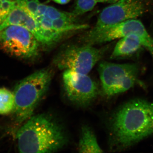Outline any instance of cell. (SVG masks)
<instances>
[{
	"label": "cell",
	"mask_w": 153,
	"mask_h": 153,
	"mask_svg": "<svg viewBox=\"0 0 153 153\" xmlns=\"http://www.w3.org/2000/svg\"><path fill=\"white\" fill-rule=\"evenodd\" d=\"M113 150L129 149L153 135V102L134 99L112 113L108 120Z\"/></svg>",
	"instance_id": "cell-1"
},
{
	"label": "cell",
	"mask_w": 153,
	"mask_h": 153,
	"mask_svg": "<svg viewBox=\"0 0 153 153\" xmlns=\"http://www.w3.org/2000/svg\"><path fill=\"white\" fill-rule=\"evenodd\" d=\"M20 153H54L68 143L62 124L52 115L32 116L21 127L16 135Z\"/></svg>",
	"instance_id": "cell-2"
},
{
	"label": "cell",
	"mask_w": 153,
	"mask_h": 153,
	"mask_svg": "<svg viewBox=\"0 0 153 153\" xmlns=\"http://www.w3.org/2000/svg\"><path fill=\"white\" fill-rule=\"evenodd\" d=\"M53 76L51 69L43 68L17 83L13 91L15 107L13 113L18 123L25 122L33 115L48 92Z\"/></svg>",
	"instance_id": "cell-3"
},
{
	"label": "cell",
	"mask_w": 153,
	"mask_h": 153,
	"mask_svg": "<svg viewBox=\"0 0 153 153\" xmlns=\"http://www.w3.org/2000/svg\"><path fill=\"white\" fill-rule=\"evenodd\" d=\"M98 71L102 93L107 97L124 93L137 85L144 86L140 79V68L137 63L103 61L99 63Z\"/></svg>",
	"instance_id": "cell-4"
},
{
	"label": "cell",
	"mask_w": 153,
	"mask_h": 153,
	"mask_svg": "<svg viewBox=\"0 0 153 153\" xmlns=\"http://www.w3.org/2000/svg\"><path fill=\"white\" fill-rule=\"evenodd\" d=\"M152 6L150 0H119L102 10L85 39L113 25L141 16L151 10Z\"/></svg>",
	"instance_id": "cell-5"
},
{
	"label": "cell",
	"mask_w": 153,
	"mask_h": 153,
	"mask_svg": "<svg viewBox=\"0 0 153 153\" xmlns=\"http://www.w3.org/2000/svg\"><path fill=\"white\" fill-rule=\"evenodd\" d=\"M109 47L97 49L92 45L71 46L59 52L53 63L58 69L88 74L105 54Z\"/></svg>",
	"instance_id": "cell-6"
},
{
	"label": "cell",
	"mask_w": 153,
	"mask_h": 153,
	"mask_svg": "<svg viewBox=\"0 0 153 153\" xmlns=\"http://www.w3.org/2000/svg\"><path fill=\"white\" fill-rule=\"evenodd\" d=\"M39 43L33 33L21 26L10 25L0 30V49L17 58L36 57Z\"/></svg>",
	"instance_id": "cell-7"
},
{
	"label": "cell",
	"mask_w": 153,
	"mask_h": 153,
	"mask_svg": "<svg viewBox=\"0 0 153 153\" xmlns=\"http://www.w3.org/2000/svg\"><path fill=\"white\" fill-rule=\"evenodd\" d=\"M130 35L138 36L143 47L153 57V38L148 33L143 23L136 19L127 20L111 26L85 39V41L91 45L102 44Z\"/></svg>",
	"instance_id": "cell-8"
},
{
	"label": "cell",
	"mask_w": 153,
	"mask_h": 153,
	"mask_svg": "<svg viewBox=\"0 0 153 153\" xmlns=\"http://www.w3.org/2000/svg\"><path fill=\"white\" fill-rule=\"evenodd\" d=\"M63 82L67 98L77 105L87 106L98 95V86L88 74L65 70L63 74Z\"/></svg>",
	"instance_id": "cell-9"
},
{
	"label": "cell",
	"mask_w": 153,
	"mask_h": 153,
	"mask_svg": "<svg viewBox=\"0 0 153 153\" xmlns=\"http://www.w3.org/2000/svg\"><path fill=\"white\" fill-rule=\"evenodd\" d=\"M10 25L26 28L36 37L39 43L45 45L43 30L38 22L25 10L16 5L0 25V30Z\"/></svg>",
	"instance_id": "cell-10"
},
{
	"label": "cell",
	"mask_w": 153,
	"mask_h": 153,
	"mask_svg": "<svg viewBox=\"0 0 153 153\" xmlns=\"http://www.w3.org/2000/svg\"><path fill=\"white\" fill-rule=\"evenodd\" d=\"M144 47L139 37L130 35L120 38L115 47L111 59H124L136 58L142 52Z\"/></svg>",
	"instance_id": "cell-11"
},
{
	"label": "cell",
	"mask_w": 153,
	"mask_h": 153,
	"mask_svg": "<svg viewBox=\"0 0 153 153\" xmlns=\"http://www.w3.org/2000/svg\"><path fill=\"white\" fill-rule=\"evenodd\" d=\"M78 150L80 153H102L96 137L92 130L87 126L82 127L78 143Z\"/></svg>",
	"instance_id": "cell-12"
},
{
	"label": "cell",
	"mask_w": 153,
	"mask_h": 153,
	"mask_svg": "<svg viewBox=\"0 0 153 153\" xmlns=\"http://www.w3.org/2000/svg\"><path fill=\"white\" fill-rule=\"evenodd\" d=\"M75 21V19L66 18L53 20L52 30L65 34L70 31L85 30L89 27L87 25L76 24Z\"/></svg>",
	"instance_id": "cell-13"
},
{
	"label": "cell",
	"mask_w": 153,
	"mask_h": 153,
	"mask_svg": "<svg viewBox=\"0 0 153 153\" xmlns=\"http://www.w3.org/2000/svg\"><path fill=\"white\" fill-rule=\"evenodd\" d=\"M14 107L13 92L5 88H0V114L6 115L13 113Z\"/></svg>",
	"instance_id": "cell-14"
},
{
	"label": "cell",
	"mask_w": 153,
	"mask_h": 153,
	"mask_svg": "<svg viewBox=\"0 0 153 153\" xmlns=\"http://www.w3.org/2000/svg\"><path fill=\"white\" fill-rule=\"evenodd\" d=\"M97 3V0H76L75 7L72 13L77 17L92 10Z\"/></svg>",
	"instance_id": "cell-15"
},
{
	"label": "cell",
	"mask_w": 153,
	"mask_h": 153,
	"mask_svg": "<svg viewBox=\"0 0 153 153\" xmlns=\"http://www.w3.org/2000/svg\"><path fill=\"white\" fill-rule=\"evenodd\" d=\"M16 5L31 15L36 20L38 6L40 4L39 0H15Z\"/></svg>",
	"instance_id": "cell-16"
},
{
	"label": "cell",
	"mask_w": 153,
	"mask_h": 153,
	"mask_svg": "<svg viewBox=\"0 0 153 153\" xmlns=\"http://www.w3.org/2000/svg\"><path fill=\"white\" fill-rule=\"evenodd\" d=\"M45 15L52 21L55 19L63 18L75 19L76 17L72 13H67L59 10L51 6L47 7Z\"/></svg>",
	"instance_id": "cell-17"
},
{
	"label": "cell",
	"mask_w": 153,
	"mask_h": 153,
	"mask_svg": "<svg viewBox=\"0 0 153 153\" xmlns=\"http://www.w3.org/2000/svg\"><path fill=\"white\" fill-rule=\"evenodd\" d=\"M38 25L43 30H52V20L44 15L37 20Z\"/></svg>",
	"instance_id": "cell-18"
},
{
	"label": "cell",
	"mask_w": 153,
	"mask_h": 153,
	"mask_svg": "<svg viewBox=\"0 0 153 153\" xmlns=\"http://www.w3.org/2000/svg\"><path fill=\"white\" fill-rule=\"evenodd\" d=\"M48 6L44 4L40 3L38 6V9H37V14H36V20L37 21L39 18L45 15L46 11Z\"/></svg>",
	"instance_id": "cell-19"
},
{
	"label": "cell",
	"mask_w": 153,
	"mask_h": 153,
	"mask_svg": "<svg viewBox=\"0 0 153 153\" xmlns=\"http://www.w3.org/2000/svg\"><path fill=\"white\" fill-rule=\"evenodd\" d=\"M52 1L60 4H65L69 2L71 0H52Z\"/></svg>",
	"instance_id": "cell-20"
},
{
	"label": "cell",
	"mask_w": 153,
	"mask_h": 153,
	"mask_svg": "<svg viewBox=\"0 0 153 153\" xmlns=\"http://www.w3.org/2000/svg\"><path fill=\"white\" fill-rule=\"evenodd\" d=\"M98 3H108L113 4L119 1V0H97Z\"/></svg>",
	"instance_id": "cell-21"
},
{
	"label": "cell",
	"mask_w": 153,
	"mask_h": 153,
	"mask_svg": "<svg viewBox=\"0 0 153 153\" xmlns=\"http://www.w3.org/2000/svg\"><path fill=\"white\" fill-rule=\"evenodd\" d=\"M4 21V19H2V18H0V25H1L2 23H3V22Z\"/></svg>",
	"instance_id": "cell-22"
},
{
	"label": "cell",
	"mask_w": 153,
	"mask_h": 153,
	"mask_svg": "<svg viewBox=\"0 0 153 153\" xmlns=\"http://www.w3.org/2000/svg\"><path fill=\"white\" fill-rule=\"evenodd\" d=\"M1 0H0V8H1Z\"/></svg>",
	"instance_id": "cell-23"
}]
</instances>
